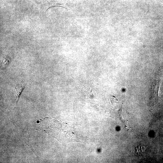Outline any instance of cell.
Instances as JSON below:
<instances>
[{
    "instance_id": "1",
    "label": "cell",
    "mask_w": 163,
    "mask_h": 163,
    "mask_svg": "<svg viewBox=\"0 0 163 163\" xmlns=\"http://www.w3.org/2000/svg\"><path fill=\"white\" fill-rule=\"evenodd\" d=\"M25 87V85L24 84H21L17 85L15 88V89L16 91V95L15 97V101L17 102L18 100L19 97L21 94V93L24 89Z\"/></svg>"
},
{
    "instance_id": "2",
    "label": "cell",
    "mask_w": 163,
    "mask_h": 163,
    "mask_svg": "<svg viewBox=\"0 0 163 163\" xmlns=\"http://www.w3.org/2000/svg\"><path fill=\"white\" fill-rule=\"evenodd\" d=\"M121 111L120 116L123 120L126 123L128 120V115L125 111L123 110Z\"/></svg>"
}]
</instances>
